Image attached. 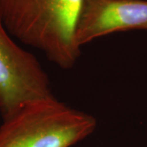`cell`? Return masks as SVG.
I'll return each mask as SVG.
<instances>
[{
    "mask_svg": "<svg viewBox=\"0 0 147 147\" xmlns=\"http://www.w3.org/2000/svg\"><path fill=\"white\" fill-rule=\"evenodd\" d=\"M50 79L31 53L21 47L0 20V115H14L30 100L53 96Z\"/></svg>",
    "mask_w": 147,
    "mask_h": 147,
    "instance_id": "3957f363",
    "label": "cell"
},
{
    "mask_svg": "<svg viewBox=\"0 0 147 147\" xmlns=\"http://www.w3.org/2000/svg\"><path fill=\"white\" fill-rule=\"evenodd\" d=\"M96 118L54 96L30 100L0 126V147H71L95 131Z\"/></svg>",
    "mask_w": 147,
    "mask_h": 147,
    "instance_id": "7a4b0ae2",
    "label": "cell"
},
{
    "mask_svg": "<svg viewBox=\"0 0 147 147\" xmlns=\"http://www.w3.org/2000/svg\"><path fill=\"white\" fill-rule=\"evenodd\" d=\"M147 30V0H84L75 27L79 47L112 33Z\"/></svg>",
    "mask_w": 147,
    "mask_h": 147,
    "instance_id": "277c9868",
    "label": "cell"
},
{
    "mask_svg": "<svg viewBox=\"0 0 147 147\" xmlns=\"http://www.w3.org/2000/svg\"><path fill=\"white\" fill-rule=\"evenodd\" d=\"M83 1L0 0V20L11 36L70 69L81 55L75 27Z\"/></svg>",
    "mask_w": 147,
    "mask_h": 147,
    "instance_id": "6da1fadb",
    "label": "cell"
}]
</instances>
